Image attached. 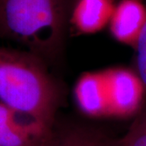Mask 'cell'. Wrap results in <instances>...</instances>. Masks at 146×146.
<instances>
[{"mask_svg":"<svg viewBox=\"0 0 146 146\" xmlns=\"http://www.w3.org/2000/svg\"><path fill=\"white\" fill-rule=\"evenodd\" d=\"M0 103L51 130L58 91L33 55L0 48Z\"/></svg>","mask_w":146,"mask_h":146,"instance_id":"6da1fadb","label":"cell"},{"mask_svg":"<svg viewBox=\"0 0 146 146\" xmlns=\"http://www.w3.org/2000/svg\"><path fill=\"white\" fill-rule=\"evenodd\" d=\"M74 0H0V36L36 54H52L60 46Z\"/></svg>","mask_w":146,"mask_h":146,"instance_id":"7a4b0ae2","label":"cell"},{"mask_svg":"<svg viewBox=\"0 0 146 146\" xmlns=\"http://www.w3.org/2000/svg\"><path fill=\"white\" fill-rule=\"evenodd\" d=\"M104 72L110 117L128 118L138 114L146 89L137 72L124 68H109Z\"/></svg>","mask_w":146,"mask_h":146,"instance_id":"3957f363","label":"cell"},{"mask_svg":"<svg viewBox=\"0 0 146 146\" xmlns=\"http://www.w3.org/2000/svg\"><path fill=\"white\" fill-rule=\"evenodd\" d=\"M50 131L31 117L0 103V146H34Z\"/></svg>","mask_w":146,"mask_h":146,"instance_id":"277c9868","label":"cell"},{"mask_svg":"<svg viewBox=\"0 0 146 146\" xmlns=\"http://www.w3.org/2000/svg\"><path fill=\"white\" fill-rule=\"evenodd\" d=\"M145 24V0H119L115 3L108 28L115 40L135 48Z\"/></svg>","mask_w":146,"mask_h":146,"instance_id":"5b68a950","label":"cell"},{"mask_svg":"<svg viewBox=\"0 0 146 146\" xmlns=\"http://www.w3.org/2000/svg\"><path fill=\"white\" fill-rule=\"evenodd\" d=\"M80 110L91 118L110 117L109 97L104 70L84 73L74 88Z\"/></svg>","mask_w":146,"mask_h":146,"instance_id":"8992f818","label":"cell"},{"mask_svg":"<svg viewBox=\"0 0 146 146\" xmlns=\"http://www.w3.org/2000/svg\"><path fill=\"white\" fill-rule=\"evenodd\" d=\"M115 0H74L69 23L78 34L91 35L108 26Z\"/></svg>","mask_w":146,"mask_h":146,"instance_id":"52a82bcc","label":"cell"},{"mask_svg":"<svg viewBox=\"0 0 146 146\" xmlns=\"http://www.w3.org/2000/svg\"><path fill=\"white\" fill-rule=\"evenodd\" d=\"M104 131L87 126H72L49 134L43 146H114Z\"/></svg>","mask_w":146,"mask_h":146,"instance_id":"ba28073f","label":"cell"},{"mask_svg":"<svg viewBox=\"0 0 146 146\" xmlns=\"http://www.w3.org/2000/svg\"><path fill=\"white\" fill-rule=\"evenodd\" d=\"M119 146H146V110L139 113Z\"/></svg>","mask_w":146,"mask_h":146,"instance_id":"9c48e42d","label":"cell"},{"mask_svg":"<svg viewBox=\"0 0 146 146\" xmlns=\"http://www.w3.org/2000/svg\"><path fill=\"white\" fill-rule=\"evenodd\" d=\"M135 49L136 50V72L146 89V24Z\"/></svg>","mask_w":146,"mask_h":146,"instance_id":"30bf717a","label":"cell"}]
</instances>
